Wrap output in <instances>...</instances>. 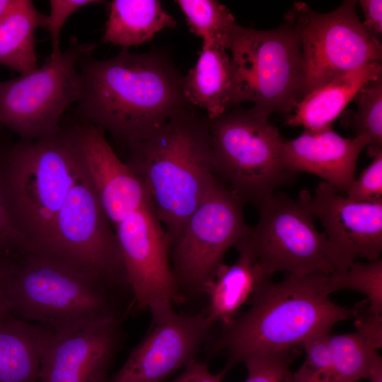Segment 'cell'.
<instances>
[{
	"label": "cell",
	"instance_id": "cell-1",
	"mask_svg": "<svg viewBox=\"0 0 382 382\" xmlns=\"http://www.w3.org/2000/svg\"><path fill=\"white\" fill-rule=\"evenodd\" d=\"M79 108L86 124L127 146L155 134L187 105L183 76L157 52L122 50L114 57L85 58Z\"/></svg>",
	"mask_w": 382,
	"mask_h": 382
},
{
	"label": "cell",
	"instance_id": "cell-2",
	"mask_svg": "<svg viewBox=\"0 0 382 382\" xmlns=\"http://www.w3.org/2000/svg\"><path fill=\"white\" fill-rule=\"evenodd\" d=\"M330 274H284L267 280L240 313L222 330L216 347L224 351V370L255 357L293 350L309 339L330 333L353 312L333 303Z\"/></svg>",
	"mask_w": 382,
	"mask_h": 382
},
{
	"label": "cell",
	"instance_id": "cell-3",
	"mask_svg": "<svg viewBox=\"0 0 382 382\" xmlns=\"http://www.w3.org/2000/svg\"><path fill=\"white\" fill-rule=\"evenodd\" d=\"M187 105L148 139L128 146L126 163L149 192L172 243L219 184L208 118Z\"/></svg>",
	"mask_w": 382,
	"mask_h": 382
},
{
	"label": "cell",
	"instance_id": "cell-4",
	"mask_svg": "<svg viewBox=\"0 0 382 382\" xmlns=\"http://www.w3.org/2000/svg\"><path fill=\"white\" fill-rule=\"evenodd\" d=\"M2 263L13 316L58 331L120 316L112 287L61 258L24 250Z\"/></svg>",
	"mask_w": 382,
	"mask_h": 382
},
{
	"label": "cell",
	"instance_id": "cell-5",
	"mask_svg": "<svg viewBox=\"0 0 382 382\" xmlns=\"http://www.w3.org/2000/svg\"><path fill=\"white\" fill-rule=\"evenodd\" d=\"M80 158L73 128L21 139L8 153L0 180L27 250H45Z\"/></svg>",
	"mask_w": 382,
	"mask_h": 382
},
{
	"label": "cell",
	"instance_id": "cell-6",
	"mask_svg": "<svg viewBox=\"0 0 382 382\" xmlns=\"http://www.w3.org/2000/svg\"><path fill=\"white\" fill-rule=\"evenodd\" d=\"M270 115L255 105H237L208 119L216 178L244 204L257 207L278 187L295 179L283 166V139L270 123Z\"/></svg>",
	"mask_w": 382,
	"mask_h": 382
},
{
	"label": "cell",
	"instance_id": "cell-7",
	"mask_svg": "<svg viewBox=\"0 0 382 382\" xmlns=\"http://www.w3.org/2000/svg\"><path fill=\"white\" fill-rule=\"evenodd\" d=\"M227 50L232 71V106L249 102L269 113L290 115L299 102L301 52L299 37L285 22L267 30L234 23Z\"/></svg>",
	"mask_w": 382,
	"mask_h": 382
},
{
	"label": "cell",
	"instance_id": "cell-8",
	"mask_svg": "<svg viewBox=\"0 0 382 382\" xmlns=\"http://www.w3.org/2000/svg\"><path fill=\"white\" fill-rule=\"evenodd\" d=\"M357 1L346 0L319 13L298 1L284 15L298 35L301 52L299 101L313 90L370 62H381L382 46L357 15Z\"/></svg>",
	"mask_w": 382,
	"mask_h": 382
},
{
	"label": "cell",
	"instance_id": "cell-9",
	"mask_svg": "<svg viewBox=\"0 0 382 382\" xmlns=\"http://www.w3.org/2000/svg\"><path fill=\"white\" fill-rule=\"evenodd\" d=\"M309 192L297 199L273 192L257 206L259 219L236 245L247 249L265 271L308 274H332L325 233L316 227L308 204Z\"/></svg>",
	"mask_w": 382,
	"mask_h": 382
},
{
	"label": "cell",
	"instance_id": "cell-10",
	"mask_svg": "<svg viewBox=\"0 0 382 382\" xmlns=\"http://www.w3.org/2000/svg\"><path fill=\"white\" fill-rule=\"evenodd\" d=\"M95 47L75 38L58 57H49L30 73L0 81V125L21 139L59 131L64 112L81 97L82 76L77 64Z\"/></svg>",
	"mask_w": 382,
	"mask_h": 382
},
{
	"label": "cell",
	"instance_id": "cell-11",
	"mask_svg": "<svg viewBox=\"0 0 382 382\" xmlns=\"http://www.w3.org/2000/svg\"><path fill=\"white\" fill-rule=\"evenodd\" d=\"M41 253L61 258L112 288H128L115 229L84 172L81 158L48 244Z\"/></svg>",
	"mask_w": 382,
	"mask_h": 382
},
{
	"label": "cell",
	"instance_id": "cell-12",
	"mask_svg": "<svg viewBox=\"0 0 382 382\" xmlns=\"http://www.w3.org/2000/svg\"><path fill=\"white\" fill-rule=\"evenodd\" d=\"M244 204L220 183L199 203L171 245L170 260L179 286L202 292L224 257L248 232Z\"/></svg>",
	"mask_w": 382,
	"mask_h": 382
},
{
	"label": "cell",
	"instance_id": "cell-13",
	"mask_svg": "<svg viewBox=\"0 0 382 382\" xmlns=\"http://www.w3.org/2000/svg\"><path fill=\"white\" fill-rule=\"evenodd\" d=\"M127 286L140 311L184 298L170 260V238L154 207L139 209L115 227Z\"/></svg>",
	"mask_w": 382,
	"mask_h": 382
},
{
	"label": "cell",
	"instance_id": "cell-14",
	"mask_svg": "<svg viewBox=\"0 0 382 382\" xmlns=\"http://www.w3.org/2000/svg\"><path fill=\"white\" fill-rule=\"evenodd\" d=\"M170 303L148 311L150 327L108 382H163L190 361L213 325L204 313H178Z\"/></svg>",
	"mask_w": 382,
	"mask_h": 382
},
{
	"label": "cell",
	"instance_id": "cell-15",
	"mask_svg": "<svg viewBox=\"0 0 382 382\" xmlns=\"http://www.w3.org/2000/svg\"><path fill=\"white\" fill-rule=\"evenodd\" d=\"M308 204L324 228L333 274L345 272L357 259L381 257L382 201H353L320 181L314 194L308 193Z\"/></svg>",
	"mask_w": 382,
	"mask_h": 382
},
{
	"label": "cell",
	"instance_id": "cell-16",
	"mask_svg": "<svg viewBox=\"0 0 382 382\" xmlns=\"http://www.w3.org/2000/svg\"><path fill=\"white\" fill-rule=\"evenodd\" d=\"M120 316L52 331L37 382H108L120 341Z\"/></svg>",
	"mask_w": 382,
	"mask_h": 382
},
{
	"label": "cell",
	"instance_id": "cell-17",
	"mask_svg": "<svg viewBox=\"0 0 382 382\" xmlns=\"http://www.w3.org/2000/svg\"><path fill=\"white\" fill-rule=\"evenodd\" d=\"M73 131L84 172L114 228L131 213L154 207L146 187L117 156L103 129L85 123Z\"/></svg>",
	"mask_w": 382,
	"mask_h": 382
},
{
	"label": "cell",
	"instance_id": "cell-18",
	"mask_svg": "<svg viewBox=\"0 0 382 382\" xmlns=\"http://www.w3.org/2000/svg\"><path fill=\"white\" fill-rule=\"evenodd\" d=\"M367 146L364 138L344 137L332 127L304 129L296 138L283 140L281 158L290 173L315 175L337 192H346L355 179L358 158Z\"/></svg>",
	"mask_w": 382,
	"mask_h": 382
},
{
	"label": "cell",
	"instance_id": "cell-19",
	"mask_svg": "<svg viewBox=\"0 0 382 382\" xmlns=\"http://www.w3.org/2000/svg\"><path fill=\"white\" fill-rule=\"evenodd\" d=\"M305 358L294 382H357L366 378L378 354L357 332L316 336L301 347Z\"/></svg>",
	"mask_w": 382,
	"mask_h": 382
},
{
	"label": "cell",
	"instance_id": "cell-20",
	"mask_svg": "<svg viewBox=\"0 0 382 382\" xmlns=\"http://www.w3.org/2000/svg\"><path fill=\"white\" fill-rule=\"evenodd\" d=\"M237 260L231 265L222 263L204 285L202 292L207 297L204 311L214 325H229L240 314L243 306L272 276L268 274L256 258L245 248L235 245Z\"/></svg>",
	"mask_w": 382,
	"mask_h": 382
},
{
	"label": "cell",
	"instance_id": "cell-21",
	"mask_svg": "<svg viewBox=\"0 0 382 382\" xmlns=\"http://www.w3.org/2000/svg\"><path fill=\"white\" fill-rule=\"evenodd\" d=\"M382 76L381 62H370L313 90L286 117L285 125L317 131L333 122L368 81Z\"/></svg>",
	"mask_w": 382,
	"mask_h": 382
},
{
	"label": "cell",
	"instance_id": "cell-22",
	"mask_svg": "<svg viewBox=\"0 0 382 382\" xmlns=\"http://www.w3.org/2000/svg\"><path fill=\"white\" fill-rule=\"evenodd\" d=\"M188 104L203 109L209 120L233 108L232 71L226 43H202L198 59L183 78Z\"/></svg>",
	"mask_w": 382,
	"mask_h": 382
},
{
	"label": "cell",
	"instance_id": "cell-23",
	"mask_svg": "<svg viewBox=\"0 0 382 382\" xmlns=\"http://www.w3.org/2000/svg\"><path fill=\"white\" fill-rule=\"evenodd\" d=\"M51 332L11 315L0 319V382H37Z\"/></svg>",
	"mask_w": 382,
	"mask_h": 382
},
{
	"label": "cell",
	"instance_id": "cell-24",
	"mask_svg": "<svg viewBox=\"0 0 382 382\" xmlns=\"http://www.w3.org/2000/svg\"><path fill=\"white\" fill-rule=\"evenodd\" d=\"M175 21L158 0H113L109 4L103 41L123 50L141 45Z\"/></svg>",
	"mask_w": 382,
	"mask_h": 382
},
{
	"label": "cell",
	"instance_id": "cell-25",
	"mask_svg": "<svg viewBox=\"0 0 382 382\" xmlns=\"http://www.w3.org/2000/svg\"><path fill=\"white\" fill-rule=\"evenodd\" d=\"M45 15L30 0H17L0 21V66L20 75L38 67L35 33L44 27Z\"/></svg>",
	"mask_w": 382,
	"mask_h": 382
},
{
	"label": "cell",
	"instance_id": "cell-26",
	"mask_svg": "<svg viewBox=\"0 0 382 382\" xmlns=\"http://www.w3.org/2000/svg\"><path fill=\"white\" fill-rule=\"evenodd\" d=\"M357 109L345 117L354 137L368 141L367 154L374 158L382 152V76L366 83L354 97Z\"/></svg>",
	"mask_w": 382,
	"mask_h": 382
},
{
	"label": "cell",
	"instance_id": "cell-27",
	"mask_svg": "<svg viewBox=\"0 0 382 382\" xmlns=\"http://www.w3.org/2000/svg\"><path fill=\"white\" fill-rule=\"evenodd\" d=\"M190 31L202 43H226L235 19L224 4L213 0H178Z\"/></svg>",
	"mask_w": 382,
	"mask_h": 382
},
{
	"label": "cell",
	"instance_id": "cell-28",
	"mask_svg": "<svg viewBox=\"0 0 382 382\" xmlns=\"http://www.w3.org/2000/svg\"><path fill=\"white\" fill-rule=\"evenodd\" d=\"M332 292L352 290L363 294L370 308L382 314V259L355 261L345 272L330 274Z\"/></svg>",
	"mask_w": 382,
	"mask_h": 382
},
{
	"label": "cell",
	"instance_id": "cell-29",
	"mask_svg": "<svg viewBox=\"0 0 382 382\" xmlns=\"http://www.w3.org/2000/svg\"><path fill=\"white\" fill-rule=\"evenodd\" d=\"M293 351L281 352L245 360L248 376L244 382H294L290 369Z\"/></svg>",
	"mask_w": 382,
	"mask_h": 382
},
{
	"label": "cell",
	"instance_id": "cell-30",
	"mask_svg": "<svg viewBox=\"0 0 382 382\" xmlns=\"http://www.w3.org/2000/svg\"><path fill=\"white\" fill-rule=\"evenodd\" d=\"M97 0H50V13L46 16L44 27L49 33L52 45L50 58H57L62 53L60 50V35L62 29L76 11L86 6L100 4Z\"/></svg>",
	"mask_w": 382,
	"mask_h": 382
},
{
	"label": "cell",
	"instance_id": "cell-31",
	"mask_svg": "<svg viewBox=\"0 0 382 382\" xmlns=\"http://www.w3.org/2000/svg\"><path fill=\"white\" fill-rule=\"evenodd\" d=\"M345 193L347 198L356 202L382 201V152L373 158Z\"/></svg>",
	"mask_w": 382,
	"mask_h": 382
},
{
	"label": "cell",
	"instance_id": "cell-32",
	"mask_svg": "<svg viewBox=\"0 0 382 382\" xmlns=\"http://www.w3.org/2000/svg\"><path fill=\"white\" fill-rule=\"evenodd\" d=\"M27 250L9 212L0 180V261H6Z\"/></svg>",
	"mask_w": 382,
	"mask_h": 382
},
{
	"label": "cell",
	"instance_id": "cell-33",
	"mask_svg": "<svg viewBox=\"0 0 382 382\" xmlns=\"http://www.w3.org/2000/svg\"><path fill=\"white\" fill-rule=\"evenodd\" d=\"M356 332L373 349L378 350L382 345V314L373 311L366 299L360 301L352 309Z\"/></svg>",
	"mask_w": 382,
	"mask_h": 382
},
{
	"label": "cell",
	"instance_id": "cell-34",
	"mask_svg": "<svg viewBox=\"0 0 382 382\" xmlns=\"http://www.w3.org/2000/svg\"><path fill=\"white\" fill-rule=\"evenodd\" d=\"M226 371L224 369L214 374L206 364L199 362L195 359L190 361L183 372L171 382H222Z\"/></svg>",
	"mask_w": 382,
	"mask_h": 382
},
{
	"label": "cell",
	"instance_id": "cell-35",
	"mask_svg": "<svg viewBox=\"0 0 382 382\" xmlns=\"http://www.w3.org/2000/svg\"><path fill=\"white\" fill-rule=\"evenodd\" d=\"M358 2L364 16V26L372 36L378 38L382 33V1L360 0Z\"/></svg>",
	"mask_w": 382,
	"mask_h": 382
},
{
	"label": "cell",
	"instance_id": "cell-36",
	"mask_svg": "<svg viewBox=\"0 0 382 382\" xmlns=\"http://www.w3.org/2000/svg\"><path fill=\"white\" fill-rule=\"evenodd\" d=\"M9 315L11 314L6 291L4 267L2 262L0 261V319Z\"/></svg>",
	"mask_w": 382,
	"mask_h": 382
},
{
	"label": "cell",
	"instance_id": "cell-37",
	"mask_svg": "<svg viewBox=\"0 0 382 382\" xmlns=\"http://www.w3.org/2000/svg\"><path fill=\"white\" fill-rule=\"evenodd\" d=\"M366 378L369 382H382V358L378 354L374 357Z\"/></svg>",
	"mask_w": 382,
	"mask_h": 382
},
{
	"label": "cell",
	"instance_id": "cell-38",
	"mask_svg": "<svg viewBox=\"0 0 382 382\" xmlns=\"http://www.w3.org/2000/svg\"><path fill=\"white\" fill-rule=\"evenodd\" d=\"M17 3V0H0V21L8 15Z\"/></svg>",
	"mask_w": 382,
	"mask_h": 382
}]
</instances>
